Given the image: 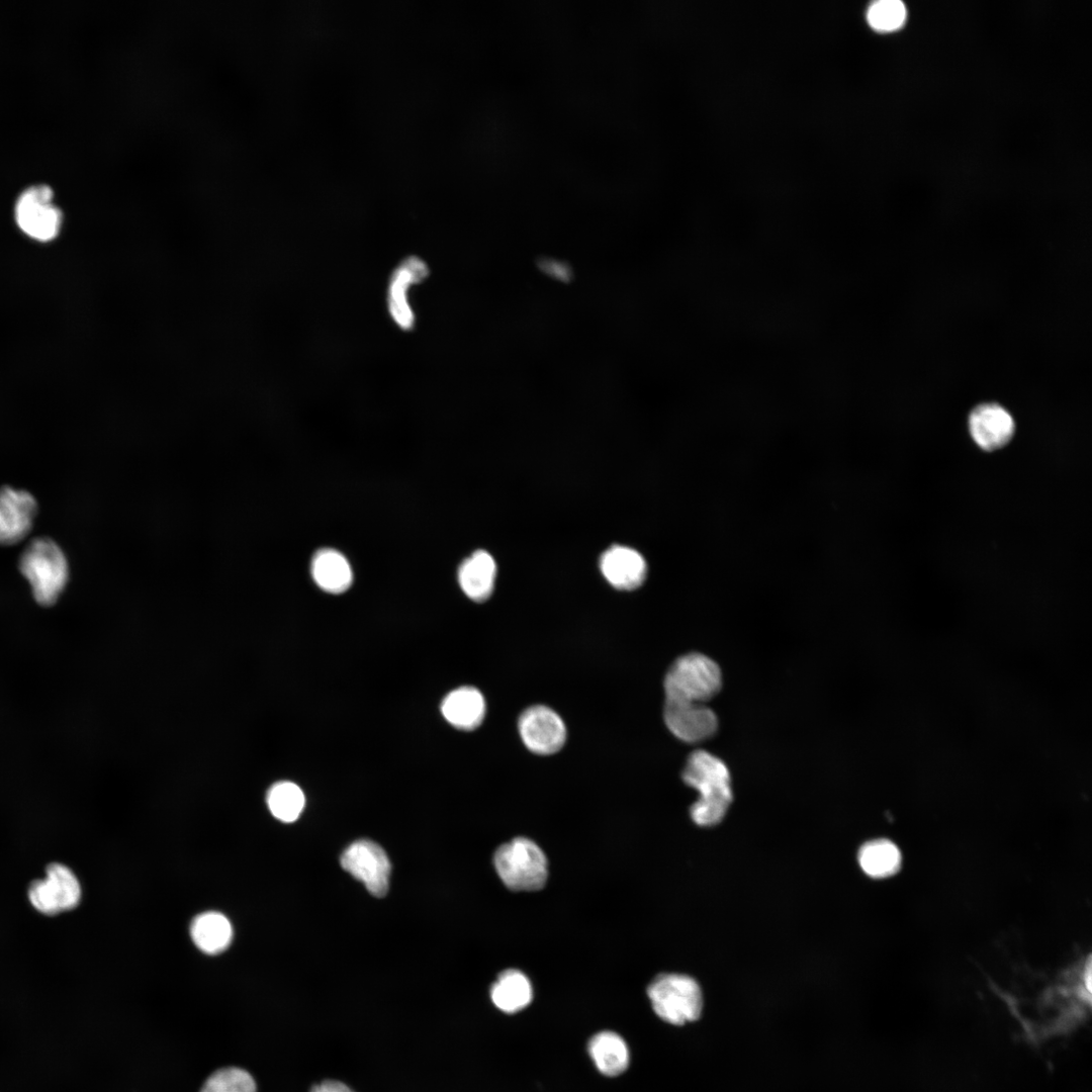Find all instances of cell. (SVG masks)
Returning a JSON list of instances; mask_svg holds the SVG:
<instances>
[{"mask_svg": "<svg viewBox=\"0 0 1092 1092\" xmlns=\"http://www.w3.org/2000/svg\"><path fill=\"white\" fill-rule=\"evenodd\" d=\"M684 782L700 797L690 808L693 821L700 826L718 824L732 802L730 774L726 764L706 750L692 752L681 774Z\"/></svg>", "mask_w": 1092, "mask_h": 1092, "instance_id": "1", "label": "cell"}, {"mask_svg": "<svg viewBox=\"0 0 1092 1092\" xmlns=\"http://www.w3.org/2000/svg\"><path fill=\"white\" fill-rule=\"evenodd\" d=\"M18 566L38 604L50 606L59 599L69 570L66 556L54 540L37 537L30 541L19 557Z\"/></svg>", "mask_w": 1092, "mask_h": 1092, "instance_id": "2", "label": "cell"}, {"mask_svg": "<svg viewBox=\"0 0 1092 1092\" xmlns=\"http://www.w3.org/2000/svg\"><path fill=\"white\" fill-rule=\"evenodd\" d=\"M663 687L667 700L706 704L721 690V669L704 654L688 653L671 663Z\"/></svg>", "mask_w": 1092, "mask_h": 1092, "instance_id": "3", "label": "cell"}, {"mask_svg": "<svg viewBox=\"0 0 1092 1092\" xmlns=\"http://www.w3.org/2000/svg\"><path fill=\"white\" fill-rule=\"evenodd\" d=\"M497 875L514 891H536L547 880V859L532 840L517 837L500 845L493 856Z\"/></svg>", "mask_w": 1092, "mask_h": 1092, "instance_id": "4", "label": "cell"}, {"mask_svg": "<svg viewBox=\"0 0 1092 1092\" xmlns=\"http://www.w3.org/2000/svg\"><path fill=\"white\" fill-rule=\"evenodd\" d=\"M647 994L654 1012L668 1023L681 1025L701 1015V988L687 975L661 974L650 983Z\"/></svg>", "mask_w": 1092, "mask_h": 1092, "instance_id": "5", "label": "cell"}, {"mask_svg": "<svg viewBox=\"0 0 1092 1092\" xmlns=\"http://www.w3.org/2000/svg\"><path fill=\"white\" fill-rule=\"evenodd\" d=\"M27 894L38 912L51 916L77 907L81 900V887L68 867L53 862L47 867L43 880L30 883Z\"/></svg>", "mask_w": 1092, "mask_h": 1092, "instance_id": "6", "label": "cell"}, {"mask_svg": "<svg viewBox=\"0 0 1092 1092\" xmlns=\"http://www.w3.org/2000/svg\"><path fill=\"white\" fill-rule=\"evenodd\" d=\"M54 192L48 185L25 189L15 204V219L19 229L37 241L53 240L62 223L61 210L53 203Z\"/></svg>", "mask_w": 1092, "mask_h": 1092, "instance_id": "7", "label": "cell"}, {"mask_svg": "<svg viewBox=\"0 0 1092 1092\" xmlns=\"http://www.w3.org/2000/svg\"><path fill=\"white\" fill-rule=\"evenodd\" d=\"M340 861L342 868L362 882L373 896L386 895L390 861L380 845L368 839L357 840L344 850Z\"/></svg>", "mask_w": 1092, "mask_h": 1092, "instance_id": "8", "label": "cell"}, {"mask_svg": "<svg viewBox=\"0 0 1092 1092\" xmlns=\"http://www.w3.org/2000/svg\"><path fill=\"white\" fill-rule=\"evenodd\" d=\"M428 264L417 256L402 259L392 270L386 289V307L392 322L398 329L411 332L416 325V315L410 303L411 287L423 282L429 276Z\"/></svg>", "mask_w": 1092, "mask_h": 1092, "instance_id": "9", "label": "cell"}, {"mask_svg": "<svg viewBox=\"0 0 1092 1092\" xmlns=\"http://www.w3.org/2000/svg\"><path fill=\"white\" fill-rule=\"evenodd\" d=\"M518 730L524 745L533 753L550 755L559 751L567 737L562 718L545 705L525 709L518 720Z\"/></svg>", "mask_w": 1092, "mask_h": 1092, "instance_id": "10", "label": "cell"}, {"mask_svg": "<svg viewBox=\"0 0 1092 1092\" xmlns=\"http://www.w3.org/2000/svg\"><path fill=\"white\" fill-rule=\"evenodd\" d=\"M663 719L668 730L687 743L706 740L718 729V718L706 704L665 699Z\"/></svg>", "mask_w": 1092, "mask_h": 1092, "instance_id": "11", "label": "cell"}, {"mask_svg": "<svg viewBox=\"0 0 1092 1092\" xmlns=\"http://www.w3.org/2000/svg\"><path fill=\"white\" fill-rule=\"evenodd\" d=\"M36 513V500L29 492L0 487V544L21 541L31 530Z\"/></svg>", "mask_w": 1092, "mask_h": 1092, "instance_id": "12", "label": "cell"}, {"mask_svg": "<svg viewBox=\"0 0 1092 1092\" xmlns=\"http://www.w3.org/2000/svg\"><path fill=\"white\" fill-rule=\"evenodd\" d=\"M969 430L980 448L994 451L1009 443L1015 425L1011 415L1000 404L983 403L971 412Z\"/></svg>", "mask_w": 1092, "mask_h": 1092, "instance_id": "13", "label": "cell"}, {"mask_svg": "<svg viewBox=\"0 0 1092 1092\" xmlns=\"http://www.w3.org/2000/svg\"><path fill=\"white\" fill-rule=\"evenodd\" d=\"M600 566L606 579L622 590L639 587L647 574V565L641 554L625 546L617 545L605 551Z\"/></svg>", "mask_w": 1092, "mask_h": 1092, "instance_id": "14", "label": "cell"}, {"mask_svg": "<svg viewBox=\"0 0 1092 1092\" xmlns=\"http://www.w3.org/2000/svg\"><path fill=\"white\" fill-rule=\"evenodd\" d=\"M440 709L450 725L460 730L470 731L482 723L486 713V704L478 689L464 686L447 694Z\"/></svg>", "mask_w": 1092, "mask_h": 1092, "instance_id": "15", "label": "cell"}, {"mask_svg": "<svg viewBox=\"0 0 1092 1092\" xmlns=\"http://www.w3.org/2000/svg\"><path fill=\"white\" fill-rule=\"evenodd\" d=\"M495 575L496 564L492 556L484 550H477L460 564L458 582L467 598L481 603L491 596Z\"/></svg>", "mask_w": 1092, "mask_h": 1092, "instance_id": "16", "label": "cell"}, {"mask_svg": "<svg viewBox=\"0 0 1092 1092\" xmlns=\"http://www.w3.org/2000/svg\"><path fill=\"white\" fill-rule=\"evenodd\" d=\"M311 576L316 585L330 594L346 592L353 581V572L347 558L332 548L318 550L310 563Z\"/></svg>", "mask_w": 1092, "mask_h": 1092, "instance_id": "17", "label": "cell"}, {"mask_svg": "<svg viewBox=\"0 0 1092 1092\" xmlns=\"http://www.w3.org/2000/svg\"><path fill=\"white\" fill-rule=\"evenodd\" d=\"M190 934L195 945L205 953L215 954L224 950L233 937L229 919L218 912H205L191 923Z\"/></svg>", "mask_w": 1092, "mask_h": 1092, "instance_id": "18", "label": "cell"}, {"mask_svg": "<svg viewBox=\"0 0 1092 1092\" xmlns=\"http://www.w3.org/2000/svg\"><path fill=\"white\" fill-rule=\"evenodd\" d=\"M588 1053L598 1070L606 1076H618L629 1065V1051L624 1039L612 1031L594 1035L588 1043Z\"/></svg>", "mask_w": 1092, "mask_h": 1092, "instance_id": "19", "label": "cell"}, {"mask_svg": "<svg viewBox=\"0 0 1092 1092\" xmlns=\"http://www.w3.org/2000/svg\"><path fill=\"white\" fill-rule=\"evenodd\" d=\"M493 1004L504 1012L514 1013L525 1008L532 1000L533 991L528 978L518 970L500 973L490 989Z\"/></svg>", "mask_w": 1092, "mask_h": 1092, "instance_id": "20", "label": "cell"}, {"mask_svg": "<svg viewBox=\"0 0 1092 1092\" xmlns=\"http://www.w3.org/2000/svg\"><path fill=\"white\" fill-rule=\"evenodd\" d=\"M861 870L870 877L882 879L896 874L901 866V853L895 843L888 839L866 842L858 851Z\"/></svg>", "mask_w": 1092, "mask_h": 1092, "instance_id": "21", "label": "cell"}, {"mask_svg": "<svg viewBox=\"0 0 1092 1092\" xmlns=\"http://www.w3.org/2000/svg\"><path fill=\"white\" fill-rule=\"evenodd\" d=\"M305 798L301 789L291 782L275 784L269 791L267 804L272 815L282 822L295 821L303 810Z\"/></svg>", "mask_w": 1092, "mask_h": 1092, "instance_id": "22", "label": "cell"}, {"mask_svg": "<svg viewBox=\"0 0 1092 1092\" xmlns=\"http://www.w3.org/2000/svg\"><path fill=\"white\" fill-rule=\"evenodd\" d=\"M253 1077L240 1068H224L212 1074L200 1092H256Z\"/></svg>", "mask_w": 1092, "mask_h": 1092, "instance_id": "23", "label": "cell"}, {"mask_svg": "<svg viewBox=\"0 0 1092 1092\" xmlns=\"http://www.w3.org/2000/svg\"><path fill=\"white\" fill-rule=\"evenodd\" d=\"M906 16V7L899 0L876 1L870 6L867 14L870 25L880 31L898 29L905 22Z\"/></svg>", "mask_w": 1092, "mask_h": 1092, "instance_id": "24", "label": "cell"}, {"mask_svg": "<svg viewBox=\"0 0 1092 1092\" xmlns=\"http://www.w3.org/2000/svg\"><path fill=\"white\" fill-rule=\"evenodd\" d=\"M311 1092H354L345 1084L338 1081H325L311 1089Z\"/></svg>", "mask_w": 1092, "mask_h": 1092, "instance_id": "25", "label": "cell"}]
</instances>
